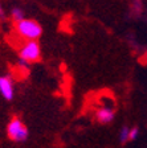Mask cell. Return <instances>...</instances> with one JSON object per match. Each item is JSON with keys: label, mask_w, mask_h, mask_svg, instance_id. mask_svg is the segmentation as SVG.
I'll return each mask as SVG.
<instances>
[{"label": "cell", "mask_w": 147, "mask_h": 148, "mask_svg": "<svg viewBox=\"0 0 147 148\" xmlns=\"http://www.w3.org/2000/svg\"><path fill=\"white\" fill-rule=\"evenodd\" d=\"M19 58L25 60L29 64L40 61L41 58V48L37 41H25L19 50Z\"/></svg>", "instance_id": "3"}, {"label": "cell", "mask_w": 147, "mask_h": 148, "mask_svg": "<svg viewBox=\"0 0 147 148\" xmlns=\"http://www.w3.org/2000/svg\"><path fill=\"white\" fill-rule=\"evenodd\" d=\"M129 135H130V128L127 126H123L122 128L119 130V142L122 143V144H125V143L129 142Z\"/></svg>", "instance_id": "7"}, {"label": "cell", "mask_w": 147, "mask_h": 148, "mask_svg": "<svg viewBox=\"0 0 147 148\" xmlns=\"http://www.w3.org/2000/svg\"><path fill=\"white\" fill-rule=\"evenodd\" d=\"M15 31L19 36L27 41H37L43 34V28L36 20L27 18L16 23Z\"/></svg>", "instance_id": "1"}, {"label": "cell", "mask_w": 147, "mask_h": 148, "mask_svg": "<svg viewBox=\"0 0 147 148\" xmlns=\"http://www.w3.org/2000/svg\"><path fill=\"white\" fill-rule=\"evenodd\" d=\"M0 16H1V17L4 16V9H3V5H1V3H0Z\"/></svg>", "instance_id": "10"}, {"label": "cell", "mask_w": 147, "mask_h": 148, "mask_svg": "<svg viewBox=\"0 0 147 148\" xmlns=\"http://www.w3.org/2000/svg\"><path fill=\"white\" fill-rule=\"evenodd\" d=\"M7 135L13 142H24L28 138V128L20 118L15 116L9 120L8 126H7Z\"/></svg>", "instance_id": "2"}, {"label": "cell", "mask_w": 147, "mask_h": 148, "mask_svg": "<svg viewBox=\"0 0 147 148\" xmlns=\"http://www.w3.org/2000/svg\"><path fill=\"white\" fill-rule=\"evenodd\" d=\"M29 62H27L25 60H23V58H19V61H17V66H19V69L20 70H23V71H27L28 69H29Z\"/></svg>", "instance_id": "8"}, {"label": "cell", "mask_w": 147, "mask_h": 148, "mask_svg": "<svg viewBox=\"0 0 147 148\" xmlns=\"http://www.w3.org/2000/svg\"><path fill=\"white\" fill-rule=\"evenodd\" d=\"M13 94H15V87H13V82L11 77L1 75L0 77V95L7 101H11V99H13Z\"/></svg>", "instance_id": "4"}, {"label": "cell", "mask_w": 147, "mask_h": 148, "mask_svg": "<svg viewBox=\"0 0 147 148\" xmlns=\"http://www.w3.org/2000/svg\"><path fill=\"white\" fill-rule=\"evenodd\" d=\"M138 136H139V128H138V127H131V128H130L129 140H135Z\"/></svg>", "instance_id": "9"}, {"label": "cell", "mask_w": 147, "mask_h": 148, "mask_svg": "<svg viewBox=\"0 0 147 148\" xmlns=\"http://www.w3.org/2000/svg\"><path fill=\"white\" fill-rule=\"evenodd\" d=\"M114 116H115V111H114V108L110 107V106L105 105L95 111V118H97V120L102 124L111 123L114 120Z\"/></svg>", "instance_id": "5"}, {"label": "cell", "mask_w": 147, "mask_h": 148, "mask_svg": "<svg viewBox=\"0 0 147 148\" xmlns=\"http://www.w3.org/2000/svg\"><path fill=\"white\" fill-rule=\"evenodd\" d=\"M11 16H12V18L15 20V23H19V21H21V20L25 18L24 11H23L20 7H15V8H12V11H11Z\"/></svg>", "instance_id": "6"}]
</instances>
